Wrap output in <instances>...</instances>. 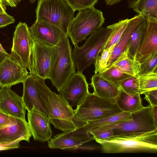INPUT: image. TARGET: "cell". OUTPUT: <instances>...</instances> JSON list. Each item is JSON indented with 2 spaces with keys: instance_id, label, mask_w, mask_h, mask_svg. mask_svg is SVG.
<instances>
[{
  "instance_id": "obj_8",
  "label": "cell",
  "mask_w": 157,
  "mask_h": 157,
  "mask_svg": "<svg viewBox=\"0 0 157 157\" xmlns=\"http://www.w3.org/2000/svg\"><path fill=\"white\" fill-rule=\"evenodd\" d=\"M57 59L51 71L49 79L59 91L72 75L76 72L71 47L67 35L59 43Z\"/></svg>"
},
{
  "instance_id": "obj_5",
  "label": "cell",
  "mask_w": 157,
  "mask_h": 157,
  "mask_svg": "<svg viewBox=\"0 0 157 157\" xmlns=\"http://www.w3.org/2000/svg\"><path fill=\"white\" fill-rule=\"evenodd\" d=\"M105 20L102 12L94 6L80 10L69 23L67 35L75 46L101 27Z\"/></svg>"
},
{
  "instance_id": "obj_43",
  "label": "cell",
  "mask_w": 157,
  "mask_h": 157,
  "mask_svg": "<svg viewBox=\"0 0 157 157\" xmlns=\"http://www.w3.org/2000/svg\"><path fill=\"white\" fill-rule=\"evenodd\" d=\"M6 8L5 6L2 4L0 2V13H6Z\"/></svg>"
},
{
  "instance_id": "obj_24",
  "label": "cell",
  "mask_w": 157,
  "mask_h": 157,
  "mask_svg": "<svg viewBox=\"0 0 157 157\" xmlns=\"http://www.w3.org/2000/svg\"><path fill=\"white\" fill-rule=\"evenodd\" d=\"M132 119L131 113L122 112L106 118L89 122L84 126L89 132L96 128L112 124L130 121Z\"/></svg>"
},
{
  "instance_id": "obj_33",
  "label": "cell",
  "mask_w": 157,
  "mask_h": 157,
  "mask_svg": "<svg viewBox=\"0 0 157 157\" xmlns=\"http://www.w3.org/2000/svg\"><path fill=\"white\" fill-rule=\"evenodd\" d=\"M75 11L94 6L98 0H65Z\"/></svg>"
},
{
  "instance_id": "obj_35",
  "label": "cell",
  "mask_w": 157,
  "mask_h": 157,
  "mask_svg": "<svg viewBox=\"0 0 157 157\" xmlns=\"http://www.w3.org/2000/svg\"><path fill=\"white\" fill-rule=\"evenodd\" d=\"M144 99L151 106L157 105V89L145 92Z\"/></svg>"
},
{
  "instance_id": "obj_6",
  "label": "cell",
  "mask_w": 157,
  "mask_h": 157,
  "mask_svg": "<svg viewBox=\"0 0 157 157\" xmlns=\"http://www.w3.org/2000/svg\"><path fill=\"white\" fill-rule=\"evenodd\" d=\"M75 12L65 0H39L36 10V20L55 25L67 34Z\"/></svg>"
},
{
  "instance_id": "obj_26",
  "label": "cell",
  "mask_w": 157,
  "mask_h": 157,
  "mask_svg": "<svg viewBox=\"0 0 157 157\" xmlns=\"http://www.w3.org/2000/svg\"><path fill=\"white\" fill-rule=\"evenodd\" d=\"M98 74L118 89L124 80L132 76L114 66H110L102 72Z\"/></svg>"
},
{
  "instance_id": "obj_36",
  "label": "cell",
  "mask_w": 157,
  "mask_h": 157,
  "mask_svg": "<svg viewBox=\"0 0 157 157\" xmlns=\"http://www.w3.org/2000/svg\"><path fill=\"white\" fill-rule=\"evenodd\" d=\"M15 20L14 17L6 13H0V28L14 23Z\"/></svg>"
},
{
  "instance_id": "obj_44",
  "label": "cell",
  "mask_w": 157,
  "mask_h": 157,
  "mask_svg": "<svg viewBox=\"0 0 157 157\" xmlns=\"http://www.w3.org/2000/svg\"><path fill=\"white\" fill-rule=\"evenodd\" d=\"M0 51L5 53H7L5 50L4 49L2 45L0 43Z\"/></svg>"
},
{
  "instance_id": "obj_20",
  "label": "cell",
  "mask_w": 157,
  "mask_h": 157,
  "mask_svg": "<svg viewBox=\"0 0 157 157\" xmlns=\"http://www.w3.org/2000/svg\"><path fill=\"white\" fill-rule=\"evenodd\" d=\"M141 16L136 15L129 19L125 29L115 45L107 63V68L110 67L122 54L127 51L128 52L132 35L139 22Z\"/></svg>"
},
{
  "instance_id": "obj_39",
  "label": "cell",
  "mask_w": 157,
  "mask_h": 157,
  "mask_svg": "<svg viewBox=\"0 0 157 157\" xmlns=\"http://www.w3.org/2000/svg\"><path fill=\"white\" fill-rule=\"evenodd\" d=\"M21 0H0L1 2L5 6H8L11 7H16Z\"/></svg>"
},
{
  "instance_id": "obj_30",
  "label": "cell",
  "mask_w": 157,
  "mask_h": 157,
  "mask_svg": "<svg viewBox=\"0 0 157 157\" xmlns=\"http://www.w3.org/2000/svg\"><path fill=\"white\" fill-rule=\"evenodd\" d=\"M157 71V52L153 53L138 64L136 76L147 74Z\"/></svg>"
},
{
  "instance_id": "obj_29",
  "label": "cell",
  "mask_w": 157,
  "mask_h": 157,
  "mask_svg": "<svg viewBox=\"0 0 157 157\" xmlns=\"http://www.w3.org/2000/svg\"><path fill=\"white\" fill-rule=\"evenodd\" d=\"M137 77L140 94L149 90L157 89V71Z\"/></svg>"
},
{
  "instance_id": "obj_41",
  "label": "cell",
  "mask_w": 157,
  "mask_h": 157,
  "mask_svg": "<svg viewBox=\"0 0 157 157\" xmlns=\"http://www.w3.org/2000/svg\"><path fill=\"white\" fill-rule=\"evenodd\" d=\"M152 113L155 121L157 122V105L152 106Z\"/></svg>"
},
{
  "instance_id": "obj_14",
  "label": "cell",
  "mask_w": 157,
  "mask_h": 157,
  "mask_svg": "<svg viewBox=\"0 0 157 157\" xmlns=\"http://www.w3.org/2000/svg\"><path fill=\"white\" fill-rule=\"evenodd\" d=\"M146 18L145 29L135 57L138 64L157 52V18Z\"/></svg>"
},
{
  "instance_id": "obj_21",
  "label": "cell",
  "mask_w": 157,
  "mask_h": 157,
  "mask_svg": "<svg viewBox=\"0 0 157 157\" xmlns=\"http://www.w3.org/2000/svg\"><path fill=\"white\" fill-rule=\"evenodd\" d=\"M90 84L95 95L105 98H115L119 93V89L104 78L98 73L95 74L91 78Z\"/></svg>"
},
{
  "instance_id": "obj_32",
  "label": "cell",
  "mask_w": 157,
  "mask_h": 157,
  "mask_svg": "<svg viewBox=\"0 0 157 157\" xmlns=\"http://www.w3.org/2000/svg\"><path fill=\"white\" fill-rule=\"evenodd\" d=\"M119 88L128 94L135 95L140 94L138 78L132 76L127 78L122 82Z\"/></svg>"
},
{
  "instance_id": "obj_34",
  "label": "cell",
  "mask_w": 157,
  "mask_h": 157,
  "mask_svg": "<svg viewBox=\"0 0 157 157\" xmlns=\"http://www.w3.org/2000/svg\"><path fill=\"white\" fill-rule=\"evenodd\" d=\"M95 139L107 140L113 136V132L111 129L92 130L89 132Z\"/></svg>"
},
{
  "instance_id": "obj_40",
  "label": "cell",
  "mask_w": 157,
  "mask_h": 157,
  "mask_svg": "<svg viewBox=\"0 0 157 157\" xmlns=\"http://www.w3.org/2000/svg\"><path fill=\"white\" fill-rule=\"evenodd\" d=\"M122 0H105V2L108 5L112 6L117 4Z\"/></svg>"
},
{
  "instance_id": "obj_7",
  "label": "cell",
  "mask_w": 157,
  "mask_h": 157,
  "mask_svg": "<svg viewBox=\"0 0 157 157\" xmlns=\"http://www.w3.org/2000/svg\"><path fill=\"white\" fill-rule=\"evenodd\" d=\"M131 113L132 117L131 120L111 124L89 131L111 129L113 136H117L142 133L157 129V122L154 119L150 105Z\"/></svg>"
},
{
  "instance_id": "obj_37",
  "label": "cell",
  "mask_w": 157,
  "mask_h": 157,
  "mask_svg": "<svg viewBox=\"0 0 157 157\" xmlns=\"http://www.w3.org/2000/svg\"><path fill=\"white\" fill-rule=\"evenodd\" d=\"M20 142L17 141L10 143L1 144H0V151L18 148L20 146Z\"/></svg>"
},
{
  "instance_id": "obj_3",
  "label": "cell",
  "mask_w": 157,
  "mask_h": 157,
  "mask_svg": "<svg viewBox=\"0 0 157 157\" xmlns=\"http://www.w3.org/2000/svg\"><path fill=\"white\" fill-rule=\"evenodd\" d=\"M122 112L117 104L115 98H103L90 93L83 102L74 110V121L78 128L84 126L89 122Z\"/></svg>"
},
{
  "instance_id": "obj_22",
  "label": "cell",
  "mask_w": 157,
  "mask_h": 157,
  "mask_svg": "<svg viewBox=\"0 0 157 157\" xmlns=\"http://www.w3.org/2000/svg\"><path fill=\"white\" fill-rule=\"evenodd\" d=\"M119 93L115 98L118 107L122 112L130 113L143 107L140 94H132L126 93L120 88Z\"/></svg>"
},
{
  "instance_id": "obj_42",
  "label": "cell",
  "mask_w": 157,
  "mask_h": 157,
  "mask_svg": "<svg viewBox=\"0 0 157 157\" xmlns=\"http://www.w3.org/2000/svg\"><path fill=\"white\" fill-rule=\"evenodd\" d=\"M10 54L5 53L0 51V63L7 56H9Z\"/></svg>"
},
{
  "instance_id": "obj_16",
  "label": "cell",
  "mask_w": 157,
  "mask_h": 157,
  "mask_svg": "<svg viewBox=\"0 0 157 157\" xmlns=\"http://www.w3.org/2000/svg\"><path fill=\"white\" fill-rule=\"evenodd\" d=\"M32 136L25 119L13 117L10 123L0 127V144L23 140L29 142Z\"/></svg>"
},
{
  "instance_id": "obj_12",
  "label": "cell",
  "mask_w": 157,
  "mask_h": 157,
  "mask_svg": "<svg viewBox=\"0 0 157 157\" xmlns=\"http://www.w3.org/2000/svg\"><path fill=\"white\" fill-rule=\"evenodd\" d=\"M88 85L85 76L77 72L72 75L58 91L59 94L71 107L78 106L90 93Z\"/></svg>"
},
{
  "instance_id": "obj_11",
  "label": "cell",
  "mask_w": 157,
  "mask_h": 157,
  "mask_svg": "<svg viewBox=\"0 0 157 157\" xmlns=\"http://www.w3.org/2000/svg\"><path fill=\"white\" fill-rule=\"evenodd\" d=\"M93 140H94L93 136L84 126L54 136L48 141V146L52 149L71 150Z\"/></svg>"
},
{
  "instance_id": "obj_18",
  "label": "cell",
  "mask_w": 157,
  "mask_h": 157,
  "mask_svg": "<svg viewBox=\"0 0 157 157\" xmlns=\"http://www.w3.org/2000/svg\"><path fill=\"white\" fill-rule=\"evenodd\" d=\"M27 117L34 140L42 142L50 140L52 132L48 117L40 111L34 109L28 111Z\"/></svg>"
},
{
  "instance_id": "obj_9",
  "label": "cell",
  "mask_w": 157,
  "mask_h": 157,
  "mask_svg": "<svg viewBox=\"0 0 157 157\" xmlns=\"http://www.w3.org/2000/svg\"><path fill=\"white\" fill-rule=\"evenodd\" d=\"M58 52L59 46L45 45L33 41L29 74L45 80L49 79Z\"/></svg>"
},
{
  "instance_id": "obj_23",
  "label": "cell",
  "mask_w": 157,
  "mask_h": 157,
  "mask_svg": "<svg viewBox=\"0 0 157 157\" xmlns=\"http://www.w3.org/2000/svg\"><path fill=\"white\" fill-rule=\"evenodd\" d=\"M128 3L138 15L157 18V0H128Z\"/></svg>"
},
{
  "instance_id": "obj_13",
  "label": "cell",
  "mask_w": 157,
  "mask_h": 157,
  "mask_svg": "<svg viewBox=\"0 0 157 157\" xmlns=\"http://www.w3.org/2000/svg\"><path fill=\"white\" fill-rule=\"evenodd\" d=\"M29 30L33 41L43 45L58 46L67 34L56 26L36 20Z\"/></svg>"
},
{
  "instance_id": "obj_2",
  "label": "cell",
  "mask_w": 157,
  "mask_h": 157,
  "mask_svg": "<svg viewBox=\"0 0 157 157\" xmlns=\"http://www.w3.org/2000/svg\"><path fill=\"white\" fill-rule=\"evenodd\" d=\"M105 153H156L157 129L144 133L113 136L107 140L95 139Z\"/></svg>"
},
{
  "instance_id": "obj_27",
  "label": "cell",
  "mask_w": 157,
  "mask_h": 157,
  "mask_svg": "<svg viewBox=\"0 0 157 157\" xmlns=\"http://www.w3.org/2000/svg\"><path fill=\"white\" fill-rule=\"evenodd\" d=\"M138 65L136 61L128 56L127 51L120 56L111 66H115L128 74L136 76Z\"/></svg>"
},
{
  "instance_id": "obj_31",
  "label": "cell",
  "mask_w": 157,
  "mask_h": 157,
  "mask_svg": "<svg viewBox=\"0 0 157 157\" xmlns=\"http://www.w3.org/2000/svg\"><path fill=\"white\" fill-rule=\"evenodd\" d=\"M115 44L103 50L101 55L97 56L94 62L95 74L101 73L106 69L107 63Z\"/></svg>"
},
{
  "instance_id": "obj_17",
  "label": "cell",
  "mask_w": 157,
  "mask_h": 157,
  "mask_svg": "<svg viewBox=\"0 0 157 157\" xmlns=\"http://www.w3.org/2000/svg\"><path fill=\"white\" fill-rule=\"evenodd\" d=\"M10 86L0 89V111L10 116L25 119L26 109L22 97L12 90Z\"/></svg>"
},
{
  "instance_id": "obj_45",
  "label": "cell",
  "mask_w": 157,
  "mask_h": 157,
  "mask_svg": "<svg viewBox=\"0 0 157 157\" xmlns=\"http://www.w3.org/2000/svg\"><path fill=\"white\" fill-rule=\"evenodd\" d=\"M30 2L31 3H33L35 2L36 0H29Z\"/></svg>"
},
{
  "instance_id": "obj_38",
  "label": "cell",
  "mask_w": 157,
  "mask_h": 157,
  "mask_svg": "<svg viewBox=\"0 0 157 157\" xmlns=\"http://www.w3.org/2000/svg\"><path fill=\"white\" fill-rule=\"evenodd\" d=\"M13 117L9 116L0 111V127L6 125L12 121Z\"/></svg>"
},
{
  "instance_id": "obj_15",
  "label": "cell",
  "mask_w": 157,
  "mask_h": 157,
  "mask_svg": "<svg viewBox=\"0 0 157 157\" xmlns=\"http://www.w3.org/2000/svg\"><path fill=\"white\" fill-rule=\"evenodd\" d=\"M28 75L27 70L10 54L0 63V87L22 83Z\"/></svg>"
},
{
  "instance_id": "obj_4",
  "label": "cell",
  "mask_w": 157,
  "mask_h": 157,
  "mask_svg": "<svg viewBox=\"0 0 157 157\" xmlns=\"http://www.w3.org/2000/svg\"><path fill=\"white\" fill-rule=\"evenodd\" d=\"M112 32L108 26H102L90 34L82 46H74L72 53L73 59L77 72L82 73L94 63L103 49Z\"/></svg>"
},
{
  "instance_id": "obj_19",
  "label": "cell",
  "mask_w": 157,
  "mask_h": 157,
  "mask_svg": "<svg viewBox=\"0 0 157 157\" xmlns=\"http://www.w3.org/2000/svg\"><path fill=\"white\" fill-rule=\"evenodd\" d=\"M22 83L23 90L22 97L26 109L28 111L33 109L39 111L48 118L47 112L33 75H28Z\"/></svg>"
},
{
  "instance_id": "obj_25",
  "label": "cell",
  "mask_w": 157,
  "mask_h": 157,
  "mask_svg": "<svg viewBox=\"0 0 157 157\" xmlns=\"http://www.w3.org/2000/svg\"><path fill=\"white\" fill-rule=\"evenodd\" d=\"M146 18L141 15L140 21L131 37L128 52V56L135 60V57L145 29Z\"/></svg>"
},
{
  "instance_id": "obj_10",
  "label": "cell",
  "mask_w": 157,
  "mask_h": 157,
  "mask_svg": "<svg viewBox=\"0 0 157 157\" xmlns=\"http://www.w3.org/2000/svg\"><path fill=\"white\" fill-rule=\"evenodd\" d=\"M33 40L29 27L20 22L15 27L10 55L25 69L30 70L31 49Z\"/></svg>"
},
{
  "instance_id": "obj_1",
  "label": "cell",
  "mask_w": 157,
  "mask_h": 157,
  "mask_svg": "<svg viewBox=\"0 0 157 157\" xmlns=\"http://www.w3.org/2000/svg\"><path fill=\"white\" fill-rule=\"evenodd\" d=\"M33 76L50 123L63 132L78 128L74 121V110L72 107L60 95L50 90L45 84V79Z\"/></svg>"
},
{
  "instance_id": "obj_28",
  "label": "cell",
  "mask_w": 157,
  "mask_h": 157,
  "mask_svg": "<svg viewBox=\"0 0 157 157\" xmlns=\"http://www.w3.org/2000/svg\"><path fill=\"white\" fill-rule=\"evenodd\" d=\"M129 20L128 18L122 20L108 26L112 29V32L103 50L117 43L125 29Z\"/></svg>"
}]
</instances>
